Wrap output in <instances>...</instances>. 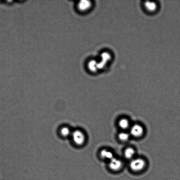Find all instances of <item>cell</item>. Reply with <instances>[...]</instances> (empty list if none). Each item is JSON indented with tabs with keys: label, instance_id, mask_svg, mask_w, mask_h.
I'll use <instances>...</instances> for the list:
<instances>
[{
	"label": "cell",
	"instance_id": "cell-1",
	"mask_svg": "<svg viewBox=\"0 0 180 180\" xmlns=\"http://www.w3.org/2000/svg\"><path fill=\"white\" fill-rule=\"evenodd\" d=\"M129 132L132 140H139L145 138L147 131L144 124L142 122L134 121Z\"/></svg>",
	"mask_w": 180,
	"mask_h": 180
},
{
	"label": "cell",
	"instance_id": "cell-2",
	"mask_svg": "<svg viewBox=\"0 0 180 180\" xmlns=\"http://www.w3.org/2000/svg\"><path fill=\"white\" fill-rule=\"evenodd\" d=\"M133 121L128 116L126 115L119 116L115 122L118 131H129Z\"/></svg>",
	"mask_w": 180,
	"mask_h": 180
},
{
	"label": "cell",
	"instance_id": "cell-3",
	"mask_svg": "<svg viewBox=\"0 0 180 180\" xmlns=\"http://www.w3.org/2000/svg\"><path fill=\"white\" fill-rule=\"evenodd\" d=\"M71 136L74 143L77 146H81L85 143V135L81 130L76 129L72 131Z\"/></svg>",
	"mask_w": 180,
	"mask_h": 180
},
{
	"label": "cell",
	"instance_id": "cell-4",
	"mask_svg": "<svg viewBox=\"0 0 180 180\" xmlns=\"http://www.w3.org/2000/svg\"><path fill=\"white\" fill-rule=\"evenodd\" d=\"M146 165V163L144 160L138 158L131 160L130 163V168L133 171L138 172L143 170L145 168Z\"/></svg>",
	"mask_w": 180,
	"mask_h": 180
},
{
	"label": "cell",
	"instance_id": "cell-5",
	"mask_svg": "<svg viewBox=\"0 0 180 180\" xmlns=\"http://www.w3.org/2000/svg\"><path fill=\"white\" fill-rule=\"evenodd\" d=\"M111 54L109 52H105L101 55V60L98 62L96 61V66L98 71L103 70L112 59Z\"/></svg>",
	"mask_w": 180,
	"mask_h": 180
},
{
	"label": "cell",
	"instance_id": "cell-6",
	"mask_svg": "<svg viewBox=\"0 0 180 180\" xmlns=\"http://www.w3.org/2000/svg\"><path fill=\"white\" fill-rule=\"evenodd\" d=\"M115 138L119 143L123 144H127L132 140L129 131H118Z\"/></svg>",
	"mask_w": 180,
	"mask_h": 180
},
{
	"label": "cell",
	"instance_id": "cell-7",
	"mask_svg": "<svg viewBox=\"0 0 180 180\" xmlns=\"http://www.w3.org/2000/svg\"><path fill=\"white\" fill-rule=\"evenodd\" d=\"M143 7L145 12L150 14L156 12L159 8L158 3L155 1H145L143 2Z\"/></svg>",
	"mask_w": 180,
	"mask_h": 180
},
{
	"label": "cell",
	"instance_id": "cell-8",
	"mask_svg": "<svg viewBox=\"0 0 180 180\" xmlns=\"http://www.w3.org/2000/svg\"><path fill=\"white\" fill-rule=\"evenodd\" d=\"M108 162V167L111 170L113 171L120 170L123 167V164L121 160L115 157Z\"/></svg>",
	"mask_w": 180,
	"mask_h": 180
},
{
	"label": "cell",
	"instance_id": "cell-9",
	"mask_svg": "<svg viewBox=\"0 0 180 180\" xmlns=\"http://www.w3.org/2000/svg\"><path fill=\"white\" fill-rule=\"evenodd\" d=\"M99 158L102 160L109 162L115 157L114 152L109 149H101L99 153Z\"/></svg>",
	"mask_w": 180,
	"mask_h": 180
},
{
	"label": "cell",
	"instance_id": "cell-10",
	"mask_svg": "<svg viewBox=\"0 0 180 180\" xmlns=\"http://www.w3.org/2000/svg\"><path fill=\"white\" fill-rule=\"evenodd\" d=\"M136 153V149L133 146H127L124 149V156L127 159L131 160L134 158Z\"/></svg>",
	"mask_w": 180,
	"mask_h": 180
},
{
	"label": "cell",
	"instance_id": "cell-11",
	"mask_svg": "<svg viewBox=\"0 0 180 180\" xmlns=\"http://www.w3.org/2000/svg\"><path fill=\"white\" fill-rule=\"evenodd\" d=\"M92 6V3L90 1H80L78 4L77 7L78 9L82 12H85L90 9Z\"/></svg>",
	"mask_w": 180,
	"mask_h": 180
},
{
	"label": "cell",
	"instance_id": "cell-12",
	"mask_svg": "<svg viewBox=\"0 0 180 180\" xmlns=\"http://www.w3.org/2000/svg\"><path fill=\"white\" fill-rule=\"evenodd\" d=\"M72 131L69 127L63 126L60 130V134L64 138H67L71 136Z\"/></svg>",
	"mask_w": 180,
	"mask_h": 180
},
{
	"label": "cell",
	"instance_id": "cell-13",
	"mask_svg": "<svg viewBox=\"0 0 180 180\" xmlns=\"http://www.w3.org/2000/svg\"><path fill=\"white\" fill-rule=\"evenodd\" d=\"M89 70L92 73H96L98 71L96 66V61L92 60L90 61L88 63Z\"/></svg>",
	"mask_w": 180,
	"mask_h": 180
}]
</instances>
